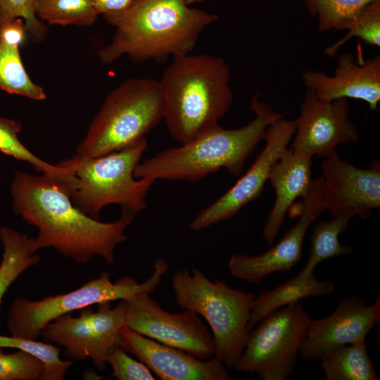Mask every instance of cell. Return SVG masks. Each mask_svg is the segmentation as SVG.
<instances>
[{
    "label": "cell",
    "mask_w": 380,
    "mask_h": 380,
    "mask_svg": "<svg viewBox=\"0 0 380 380\" xmlns=\"http://www.w3.org/2000/svg\"><path fill=\"white\" fill-rule=\"evenodd\" d=\"M296 129V120H286L282 116L270 124L264 137L265 147L252 165L228 191L197 214L189 224L190 229L198 232L231 219L257 198L268 180L272 166L287 148Z\"/></svg>",
    "instance_id": "cell-12"
},
{
    "label": "cell",
    "mask_w": 380,
    "mask_h": 380,
    "mask_svg": "<svg viewBox=\"0 0 380 380\" xmlns=\"http://www.w3.org/2000/svg\"><path fill=\"white\" fill-rule=\"evenodd\" d=\"M322 177L312 181L308 193L302 198L299 219L273 247L255 256L234 254L228 262L231 274L252 284L267 276L288 271L301 260L304 239L308 227L325 210Z\"/></svg>",
    "instance_id": "cell-13"
},
{
    "label": "cell",
    "mask_w": 380,
    "mask_h": 380,
    "mask_svg": "<svg viewBox=\"0 0 380 380\" xmlns=\"http://www.w3.org/2000/svg\"><path fill=\"white\" fill-rule=\"evenodd\" d=\"M327 380H378L366 341L336 348L321 357Z\"/></svg>",
    "instance_id": "cell-23"
},
{
    "label": "cell",
    "mask_w": 380,
    "mask_h": 380,
    "mask_svg": "<svg viewBox=\"0 0 380 380\" xmlns=\"http://www.w3.org/2000/svg\"><path fill=\"white\" fill-rule=\"evenodd\" d=\"M312 158L286 149L272 166L268 180L275 192L274 205L262 230V236L272 244L293 202L308 193L312 179Z\"/></svg>",
    "instance_id": "cell-19"
},
{
    "label": "cell",
    "mask_w": 380,
    "mask_h": 380,
    "mask_svg": "<svg viewBox=\"0 0 380 380\" xmlns=\"http://www.w3.org/2000/svg\"><path fill=\"white\" fill-rule=\"evenodd\" d=\"M98 310H80V315H63L48 323L41 335L65 350L70 360L90 358L99 371L108 365L110 351L120 346V332L127 327V304L125 300L112 308L110 302L98 304Z\"/></svg>",
    "instance_id": "cell-10"
},
{
    "label": "cell",
    "mask_w": 380,
    "mask_h": 380,
    "mask_svg": "<svg viewBox=\"0 0 380 380\" xmlns=\"http://www.w3.org/2000/svg\"><path fill=\"white\" fill-rule=\"evenodd\" d=\"M135 0H92L94 6L99 15H103L121 12Z\"/></svg>",
    "instance_id": "cell-33"
},
{
    "label": "cell",
    "mask_w": 380,
    "mask_h": 380,
    "mask_svg": "<svg viewBox=\"0 0 380 380\" xmlns=\"http://www.w3.org/2000/svg\"><path fill=\"white\" fill-rule=\"evenodd\" d=\"M27 35L24 23L18 18L0 26V89L34 101L46 99L44 89L35 84L23 63L20 46Z\"/></svg>",
    "instance_id": "cell-20"
},
{
    "label": "cell",
    "mask_w": 380,
    "mask_h": 380,
    "mask_svg": "<svg viewBox=\"0 0 380 380\" xmlns=\"http://www.w3.org/2000/svg\"><path fill=\"white\" fill-rule=\"evenodd\" d=\"M204 0H186L187 4L191 5L192 4L199 3Z\"/></svg>",
    "instance_id": "cell-34"
},
{
    "label": "cell",
    "mask_w": 380,
    "mask_h": 380,
    "mask_svg": "<svg viewBox=\"0 0 380 380\" xmlns=\"http://www.w3.org/2000/svg\"><path fill=\"white\" fill-rule=\"evenodd\" d=\"M319 32L347 30L361 10L374 0H303Z\"/></svg>",
    "instance_id": "cell-27"
},
{
    "label": "cell",
    "mask_w": 380,
    "mask_h": 380,
    "mask_svg": "<svg viewBox=\"0 0 380 380\" xmlns=\"http://www.w3.org/2000/svg\"><path fill=\"white\" fill-rule=\"evenodd\" d=\"M148 146L146 139L125 149L99 157L75 154L57 164L70 169L75 184L66 187L75 206L99 220L110 204L134 216L146 208V195L155 180L136 178L134 171Z\"/></svg>",
    "instance_id": "cell-5"
},
{
    "label": "cell",
    "mask_w": 380,
    "mask_h": 380,
    "mask_svg": "<svg viewBox=\"0 0 380 380\" xmlns=\"http://www.w3.org/2000/svg\"><path fill=\"white\" fill-rule=\"evenodd\" d=\"M5 348L27 352L42 361L44 369L41 380H62L72 365V361L70 360L61 359L58 348L37 340L0 334V348Z\"/></svg>",
    "instance_id": "cell-28"
},
{
    "label": "cell",
    "mask_w": 380,
    "mask_h": 380,
    "mask_svg": "<svg viewBox=\"0 0 380 380\" xmlns=\"http://www.w3.org/2000/svg\"><path fill=\"white\" fill-rule=\"evenodd\" d=\"M379 322V294L369 305L359 297H344L328 317L310 319L298 355L303 361L319 360L336 348L366 341Z\"/></svg>",
    "instance_id": "cell-15"
},
{
    "label": "cell",
    "mask_w": 380,
    "mask_h": 380,
    "mask_svg": "<svg viewBox=\"0 0 380 380\" xmlns=\"http://www.w3.org/2000/svg\"><path fill=\"white\" fill-rule=\"evenodd\" d=\"M310 317L300 302L268 314L248 334L234 367L262 380H285L294 372Z\"/></svg>",
    "instance_id": "cell-9"
},
{
    "label": "cell",
    "mask_w": 380,
    "mask_h": 380,
    "mask_svg": "<svg viewBox=\"0 0 380 380\" xmlns=\"http://www.w3.org/2000/svg\"><path fill=\"white\" fill-rule=\"evenodd\" d=\"M189 6L186 0H135L121 12L103 15L115 33L98 51L99 60L110 64L127 56L135 63H162L190 53L218 17Z\"/></svg>",
    "instance_id": "cell-2"
},
{
    "label": "cell",
    "mask_w": 380,
    "mask_h": 380,
    "mask_svg": "<svg viewBox=\"0 0 380 380\" xmlns=\"http://www.w3.org/2000/svg\"><path fill=\"white\" fill-rule=\"evenodd\" d=\"M346 36L327 48L324 53L331 57L350 38L357 37L365 43L380 46V0H374L365 6L353 20Z\"/></svg>",
    "instance_id": "cell-29"
},
{
    "label": "cell",
    "mask_w": 380,
    "mask_h": 380,
    "mask_svg": "<svg viewBox=\"0 0 380 380\" xmlns=\"http://www.w3.org/2000/svg\"><path fill=\"white\" fill-rule=\"evenodd\" d=\"M355 216L351 208H343L330 221H322L314 227L310 237V250L307 260L316 267L321 262L338 258L352 252L349 246L339 243V235L345 232L350 220Z\"/></svg>",
    "instance_id": "cell-24"
},
{
    "label": "cell",
    "mask_w": 380,
    "mask_h": 380,
    "mask_svg": "<svg viewBox=\"0 0 380 380\" xmlns=\"http://www.w3.org/2000/svg\"><path fill=\"white\" fill-rule=\"evenodd\" d=\"M258 96L251 100L255 118L246 125L227 129L217 124L186 143L139 163L134 177L195 182L222 168L239 176L247 158L264 139L268 126L282 116Z\"/></svg>",
    "instance_id": "cell-3"
},
{
    "label": "cell",
    "mask_w": 380,
    "mask_h": 380,
    "mask_svg": "<svg viewBox=\"0 0 380 380\" xmlns=\"http://www.w3.org/2000/svg\"><path fill=\"white\" fill-rule=\"evenodd\" d=\"M176 303L203 317L215 343L214 356L234 369L246 343L248 322L255 298L252 293L210 281L198 269L178 270L172 279Z\"/></svg>",
    "instance_id": "cell-7"
},
{
    "label": "cell",
    "mask_w": 380,
    "mask_h": 380,
    "mask_svg": "<svg viewBox=\"0 0 380 380\" xmlns=\"http://www.w3.org/2000/svg\"><path fill=\"white\" fill-rule=\"evenodd\" d=\"M315 267L306 263L293 279L272 289L258 293L254 300L247 329L249 332L268 314L308 297H322L333 293L334 284L319 281L314 274Z\"/></svg>",
    "instance_id": "cell-21"
},
{
    "label": "cell",
    "mask_w": 380,
    "mask_h": 380,
    "mask_svg": "<svg viewBox=\"0 0 380 380\" xmlns=\"http://www.w3.org/2000/svg\"><path fill=\"white\" fill-rule=\"evenodd\" d=\"M107 362L112 368L111 376L118 380L156 379L151 369L144 363L131 357L121 346L110 351Z\"/></svg>",
    "instance_id": "cell-32"
},
{
    "label": "cell",
    "mask_w": 380,
    "mask_h": 380,
    "mask_svg": "<svg viewBox=\"0 0 380 380\" xmlns=\"http://www.w3.org/2000/svg\"><path fill=\"white\" fill-rule=\"evenodd\" d=\"M159 80L163 120L180 144L217 125L229 110L233 92L225 61L210 54L173 56Z\"/></svg>",
    "instance_id": "cell-4"
},
{
    "label": "cell",
    "mask_w": 380,
    "mask_h": 380,
    "mask_svg": "<svg viewBox=\"0 0 380 380\" xmlns=\"http://www.w3.org/2000/svg\"><path fill=\"white\" fill-rule=\"evenodd\" d=\"M159 80L130 78L105 98L76 154L99 157L134 146L163 119Z\"/></svg>",
    "instance_id": "cell-6"
},
{
    "label": "cell",
    "mask_w": 380,
    "mask_h": 380,
    "mask_svg": "<svg viewBox=\"0 0 380 380\" xmlns=\"http://www.w3.org/2000/svg\"><path fill=\"white\" fill-rule=\"evenodd\" d=\"M303 83L317 97L324 102L338 99L364 101L371 110H377L380 101V57L355 63L353 55L339 56L334 76L319 71L307 70L303 74Z\"/></svg>",
    "instance_id": "cell-18"
},
{
    "label": "cell",
    "mask_w": 380,
    "mask_h": 380,
    "mask_svg": "<svg viewBox=\"0 0 380 380\" xmlns=\"http://www.w3.org/2000/svg\"><path fill=\"white\" fill-rule=\"evenodd\" d=\"M21 129L20 122L0 117V152L28 163L39 173L61 180L68 186L74 185L76 178L70 170L58 164H50L26 148L18 137Z\"/></svg>",
    "instance_id": "cell-25"
},
{
    "label": "cell",
    "mask_w": 380,
    "mask_h": 380,
    "mask_svg": "<svg viewBox=\"0 0 380 380\" xmlns=\"http://www.w3.org/2000/svg\"><path fill=\"white\" fill-rule=\"evenodd\" d=\"M43 369L42 362L27 352L4 353L0 348V380H38Z\"/></svg>",
    "instance_id": "cell-31"
},
{
    "label": "cell",
    "mask_w": 380,
    "mask_h": 380,
    "mask_svg": "<svg viewBox=\"0 0 380 380\" xmlns=\"http://www.w3.org/2000/svg\"><path fill=\"white\" fill-rule=\"evenodd\" d=\"M3 246L0 263V306L10 286L28 268L37 265L41 255L36 253L34 238L6 226L0 227Z\"/></svg>",
    "instance_id": "cell-22"
},
{
    "label": "cell",
    "mask_w": 380,
    "mask_h": 380,
    "mask_svg": "<svg viewBox=\"0 0 380 380\" xmlns=\"http://www.w3.org/2000/svg\"><path fill=\"white\" fill-rule=\"evenodd\" d=\"M10 193L14 213L38 229L37 252L53 248L82 264L96 255L113 263L115 249L127 239L125 230L134 217L121 212L114 222L94 219L74 205L64 182L42 174L16 171Z\"/></svg>",
    "instance_id": "cell-1"
},
{
    "label": "cell",
    "mask_w": 380,
    "mask_h": 380,
    "mask_svg": "<svg viewBox=\"0 0 380 380\" xmlns=\"http://www.w3.org/2000/svg\"><path fill=\"white\" fill-rule=\"evenodd\" d=\"M347 99L330 102L319 100L311 89H307L296 119V137L291 149L310 158H324L342 144L359 139V132L348 119Z\"/></svg>",
    "instance_id": "cell-14"
},
{
    "label": "cell",
    "mask_w": 380,
    "mask_h": 380,
    "mask_svg": "<svg viewBox=\"0 0 380 380\" xmlns=\"http://www.w3.org/2000/svg\"><path fill=\"white\" fill-rule=\"evenodd\" d=\"M125 300L128 328L202 360L214 356L213 335L196 312H167L146 293Z\"/></svg>",
    "instance_id": "cell-11"
},
{
    "label": "cell",
    "mask_w": 380,
    "mask_h": 380,
    "mask_svg": "<svg viewBox=\"0 0 380 380\" xmlns=\"http://www.w3.org/2000/svg\"><path fill=\"white\" fill-rule=\"evenodd\" d=\"M36 0H0V26L13 20L22 19L27 34L34 43L42 42L47 35L46 23L34 13Z\"/></svg>",
    "instance_id": "cell-30"
},
{
    "label": "cell",
    "mask_w": 380,
    "mask_h": 380,
    "mask_svg": "<svg viewBox=\"0 0 380 380\" xmlns=\"http://www.w3.org/2000/svg\"><path fill=\"white\" fill-rule=\"evenodd\" d=\"M120 346L135 355L162 380H229L227 367L215 356L202 360L125 327Z\"/></svg>",
    "instance_id": "cell-17"
},
{
    "label": "cell",
    "mask_w": 380,
    "mask_h": 380,
    "mask_svg": "<svg viewBox=\"0 0 380 380\" xmlns=\"http://www.w3.org/2000/svg\"><path fill=\"white\" fill-rule=\"evenodd\" d=\"M325 210L334 217L343 208L367 219L380 207V163L374 160L367 169L357 167L338 157L335 150L320 165Z\"/></svg>",
    "instance_id": "cell-16"
},
{
    "label": "cell",
    "mask_w": 380,
    "mask_h": 380,
    "mask_svg": "<svg viewBox=\"0 0 380 380\" xmlns=\"http://www.w3.org/2000/svg\"><path fill=\"white\" fill-rule=\"evenodd\" d=\"M35 15L52 25L89 27L97 20L92 0H36Z\"/></svg>",
    "instance_id": "cell-26"
},
{
    "label": "cell",
    "mask_w": 380,
    "mask_h": 380,
    "mask_svg": "<svg viewBox=\"0 0 380 380\" xmlns=\"http://www.w3.org/2000/svg\"><path fill=\"white\" fill-rule=\"evenodd\" d=\"M168 271L167 263L162 258L153 265V272L145 281L139 283L126 276L115 281L103 272L78 289L39 300L17 297L8 310L6 324L11 336L37 340L43 328L56 318L94 304L127 300L140 293L156 290L162 277Z\"/></svg>",
    "instance_id": "cell-8"
}]
</instances>
